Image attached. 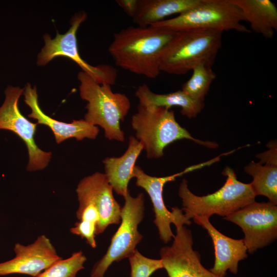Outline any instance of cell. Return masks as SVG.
<instances>
[{"label":"cell","instance_id":"6da1fadb","mask_svg":"<svg viewBox=\"0 0 277 277\" xmlns=\"http://www.w3.org/2000/svg\"><path fill=\"white\" fill-rule=\"evenodd\" d=\"M176 33L152 26H130L114 34L108 51L116 66L155 78L161 72V56Z\"/></svg>","mask_w":277,"mask_h":277},{"label":"cell","instance_id":"7a4b0ae2","mask_svg":"<svg viewBox=\"0 0 277 277\" xmlns=\"http://www.w3.org/2000/svg\"><path fill=\"white\" fill-rule=\"evenodd\" d=\"M80 82V94L87 102L84 120L94 126L101 127L109 140L123 142L124 132L120 122L128 114L131 103L128 97L119 92H113L111 86L100 84L83 71L77 75Z\"/></svg>","mask_w":277,"mask_h":277},{"label":"cell","instance_id":"3957f363","mask_svg":"<svg viewBox=\"0 0 277 277\" xmlns=\"http://www.w3.org/2000/svg\"><path fill=\"white\" fill-rule=\"evenodd\" d=\"M222 33L209 29L177 31L161 56V71L181 75L201 64L212 67L222 46Z\"/></svg>","mask_w":277,"mask_h":277},{"label":"cell","instance_id":"277c9868","mask_svg":"<svg viewBox=\"0 0 277 277\" xmlns=\"http://www.w3.org/2000/svg\"><path fill=\"white\" fill-rule=\"evenodd\" d=\"M131 125L148 159L161 157L168 145L180 140H191L209 148L218 147L215 142L194 138L177 123L174 111L166 108L138 104L136 112L132 116Z\"/></svg>","mask_w":277,"mask_h":277},{"label":"cell","instance_id":"5b68a950","mask_svg":"<svg viewBox=\"0 0 277 277\" xmlns=\"http://www.w3.org/2000/svg\"><path fill=\"white\" fill-rule=\"evenodd\" d=\"M222 173L226 176L224 185L215 192L204 196L193 193L187 181H182L179 195L182 201V209L189 220L196 216L209 219L213 214L225 217L255 201L256 196L250 183L239 181L234 171L228 166Z\"/></svg>","mask_w":277,"mask_h":277},{"label":"cell","instance_id":"8992f818","mask_svg":"<svg viewBox=\"0 0 277 277\" xmlns=\"http://www.w3.org/2000/svg\"><path fill=\"white\" fill-rule=\"evenodd\" d=\"M242 21H244L240 9L230 0H202L196 6L176 17L151 26L174 31L209 29L222 33L231 30L250 33Z\"/></svg>","mask_w":277,"mask_h":277},{"label":"cell","instance_id":"52a82bcc","mask_svg":"<svg viewBox=\"0 0 277 277\" xmlns=\"http://www.w3.org/2000/svg\"><path fill=\"white\" fill-rule=\"evenodd\" d=\"M124 199L121 224L112 237L105 254L93 266L91 277H104L112 263L128 258L143 239L137 227L144 217V195L140 193L134 197L129 191Z\"/></svg>","mask_w":277,"mask_h":277},{"label":"cell","instance_id":"ba28073f","mask_svg":"<svg viewBox=\"0 0 277 277\" xmlns=\"http://www.w3.org/2000/svg\"><path fill=\"white\" fill-rule=\"evenodd\" d=\"M87 18L84 12L74 15L71 19V27L64 34L57 32L54 38L48 34L44 36L45 46L37 56V64L44 66L57 56H66L75 62L83 70L100 84L110 86L116 82L117 74L113 66L102 64L93 66L83 60L79 54L76 38V32Z\"/></svg>","mask_w":277,"mask_h":277},{"label":"cell","instance_id":"9c48e42d","mask_svg":"<svg viewBox=\"0 0 277 277\" xmlns=\"http://www.w3.org/2000/svg\"><path fill=\"white\" fill-rule=\"evenodd\" d=\"M24 91V89L19 87L12 86L5 89V99L0 107V130L12 131L24 141L29 156L26 170L33 172L48 166L52 153L38 147L34 140L37 124L31 122L19 109L18 101Z\"/></svg>","mask_w":277,"mask_h":277},{"label":"cell","instance_id":"30bf717a","mask_svg":"<svg viewBox=\"0 0 277 277\" xmlns=\"http://www.w3.org/2000/svg\"><path fill=\"white\" fill-rule=\"evenodd\" d=\"M238 225L249 253L267 246L277 238V205L254 201L223 217Z\"/></svg>","mask_w":277,"mask_h":277},{"label":"cell","instance_id":"8fae6325","mask_svg":"<svg viewBox=\"0 0 277 277\" xmlns=\"http://www.w3.org/2000/svg\"><path fill=\"white\" fill-rule=\"evenodd\" d=\"M205 166V163H202L189 166L183 171L171 175L156 177L146 174L139 166L135 165L133 177L136 178V185L143 188L150 198L154 212V223L157 228L160 239L164 243H168L174 236L170 227L171 223L175 226L179 224L189 225L191 224L190 220L186 216L182 209L174 207L172 208V211H170L167 208L163 196L165 184L174 181L177 177L184 174Z\"/></svg>","mask_w":277,"mask_h":277},{"label":"cell","instance_id":"7c38bea8","mask_svg":"<svg viewBox=\"0 0 277 277\" xmlns=\"http://www.w3.org/2000/svg\"><path fill=\"white\" fill-rule=\"evenodd\" d=\"M175 227L171 245L163 246L160 251L168 277H220L202 264L200 253L193 248L191 231L182 224Z\"/></svg>","mask_w":277,"mask_h":277},{"label":"cell","instance_id":"4fadbf2b","mask_svg":"<svg viewBox=\"0 0 277 277\" xmlns=\"http://www.w3.org/2000/svg\"><path fill=\"white\" fill-rule=\"evenodd\" d=\"M15 256L0 263V275L19 273L37 277L54 263L62 259L50 239L42 234L32 244L24 245L16 243Z\"/></svg>","mask_w":277,"mask_h":277},{"label":"cell","instance_id":"5bb4252c","mask_svg":"<svg viewBox=\"0 0 277 277\" xmlns=\"http://www.w3.org/2000/svg\"><path fill=\"white\" fill-rule=\"evenodd\" d=\"M76 192L91 201L98 210L100 221L95 235L102 233L110 225L121 223L122 208L114 199L112 187L104 173L96 172L84 177L78 184Z\"/></svg>","mask_w":277,"mask_h":277},{"label":"cell","instance_id":"9a60e30c","mask_svg":"<svg viewBox=\"0 0 277 277\" xmlns=\"http://www.w3.org/2000/svg\"><path fill=\"white\" fill-rule=\"evenodd\" d=\"M25 102L31 109L28 116L37 121V124L48 126L52 131L55 142L59 144L65 140L74 138L77 141L84 138H96L100 130L98 126H94L84 119L73 120L68 123L55 120L46 114L40 108L36 87L30 84L25 86L24 91Z\"/></svg>","mask_w":277,"mask_h":277},{"label":"cell","instance_id":"2e32d148","mask_svg":"<svg viewBox=\"0 0 277 277\" xmlns=\"http://www.w3.org/2000/svg\"><path fill=\"white\" fill-rule=\"evenodd\" d=\"M193 220L207 231L212 241L215 260L210 271L220 277H225L228 270L237 274L240 261L248 257L243 239H234L223 234L212 225L209 219L196 216Z\"/></svg>","mask_w":277,"mask_h":277},{"label":"cell","instance_id":"e0dca14e","mask_svg":"<svg viewBox=\"0 0 277 277\" xmlns=\"http://www.w3.org/2000/svg\"><path fill=\"white\" fill-rule=\"evenodd\" d=\"M143 145L134 136L129 138L125 153L119 157H107L103 160L105 175L113 190L125 198L129 190L128 185L133 177L136 161L143 150Z\"/></svg>","mask_w":277,"mask_h":277},{"label":"cell","instance_id":"ac0fdd59","mask_svg":"<svg viewBox=\"0 0 277 277\" xmlns=\"http://www.w3.org/2000/svg\"><path fill=\"white\" fill-rule=\"evenodd\" d=\"M240 9L251 30L266 39L277 30V8L270 0H230Z\"/></svg>","mask_w":277,"mask_h":277},{"label":"cell","instance_id":"d6986e66","mask_svg":"<svg viewBox=\"0 0 277 277\" xmlns=\"http://www.w3.org/2000/svg\"><path fill=\"white\" fill-rule=\"evenodd\" d=\"M135 95L138 100V104L144 106L169 109L173 106L180 107L182 114L189 118L196 117L205 106L204 102L193 100L182 90L166 94H157L152 91L145 84L138 87Z\"/></svg>","mask_w":277,"mask_h":277},{"label":"cell","instance_id":"ffe728a7","mask_svg":"<svg viewBox=\"0 0 277 277\" xmlns=\"http://www.w3.org/2000/svg\"><path fill=\"white\" fill-rule=\"evenodd\" d=\"M202 0H138L132 18L140 27H147L165 20L169 16L181 14L196 6Z\"/></svg>","mask_w":277,"mask_h":277},{"label":"cell","instance_id":"44dd1931","mask_svg":"<svg viewBox=\"0 0 277 277\" xmlns=\"http://www.w3.org/2000/svg\"><path fill=\"white\" fill-rule=\"evenodd\" d=\"M253 180L250 184L255 196L263 195L277 205V166L250 162L244 167Z\"/></svg>","mask_w":277,"mask_h":277},{"label":"cell","instance_id":"7402d4cb","mask_svg":"<svg viewBox=\"0 0 277 277\" xmlns=\"http://www.w3.org/2000/svg\"><path fill=\"white\" fill-rule=\"evenodd\" d=\"M190 78L185 82L182 90L194 100L204 102L216 74L211 67L201 64L192 69Z\"/></svg>","mask_w":277,"mask_h":277},{"label":"cell","instance_id":"603a6c76","mask_svg":"<svg viewBox=\"0 0 277 277\" xmlns=\"http://www.w3.org/2000/svg\"><path fill=\"white\" fill-rule=\"evenodd\" d=\"M86 260L81 250L75 252L68 258L57 261L37 277H75L77 273L84 268Z\"/></svg>","mask_w":277,"mask_h":277},{"label":"cell","instance_id":"cb8c5ba5","mask_svg":"<svg viewBox=\"0 0 277 277\" xmlns=\"http://www.w3.org/2000/svg\"><path fill=\"white\" fill-rule=\"evenodd\" d=\"M131 277H150L158 269L163 268L161 259H152L142 255L137 249L128 258Z\"/></svg>","mask_w":277,"mask_h":277},{"label":"cell","instance_id":"d4e9b609","mask_svg":"<svg viewBox=\"0 0 277 277\" xmlns=\"http://www.w3.org/2000/svg\"><path fill=\"white\" fill-rule=\"evenodd\" d=\"M269 150L263 153L258 154L256 157L260 159L261 164L265 165L277 166V147L276 142L271 141L267 144Z\"/></svg>","mask_w":277,"mask_h":277},{"label":"cell","instance_id":"484cf974","mask_svg":"<svg viewBox=\"0 0 277 277\" xmlns=\"http://www.w3.org/2000/svg\"><path fill=\"white\" fill-rule=\"evenodd\" d=\"M116 3L132 18L134 16L137 8L138 0H117Z\"/></svg>","mask_w":277,"mask_h":277}]
</instances>
